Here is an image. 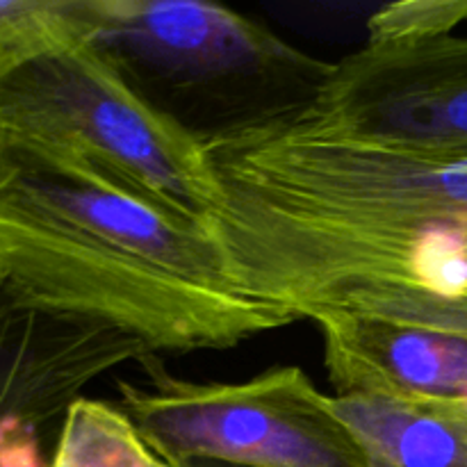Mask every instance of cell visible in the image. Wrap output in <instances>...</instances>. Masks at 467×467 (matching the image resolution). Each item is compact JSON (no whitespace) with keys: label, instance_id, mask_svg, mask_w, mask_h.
<instances>
[{"label":"cell","instance_id":"obj_5","mask_svg":"<svg viewBox=\"0 0 467 467\" xmlns=\"http://www.w3.org/2000/svg\"><path fill=\"white\" fill-rule=\"evenodd\" d=\"M146 383L119 381V400L150 450L178 467L210 461L235 467H368L331 397L299 368L242 383L173 377L155 354L140 360Z\"/></svg>","mask_w":467,"mask_h":467},{"label":"cell","instance_id":"obj_11","mask_svg":"<svg viewBox=\"0 0 467 467\" xmlns=\"http://www.w3.org/2000/svg\"><path fill=\"white\" fill-rule=\"evenodd\" d=\"M96 0H0V80L41 53L91 39Z\"/></svg>","mask_w":467,"mask_h":467},{"label":"cell","instance_id":"obj_13","mask_svg":"<svg viewBox=\"0 0 467 467\" xmlns=\"http://www.w3.org/2000/svg\"><path fill=\"white\" fill-rule=\"evenodd\" d=\"M178 467H235V465H223V463H210V461H187Z\"/></svg>","mask_w":467,"mask_h":467},{"label":"cell","instance_id":"obj_2","mask_svg":"<svg viewBox=\"0 0 467 467\" xmlns=\"http://www.w3.org/2000/svg\"><path fill=\"white\" fill-rule=\"evenodd\" d=\"M0 287L121 328L155 356L233 349L299 322L231 281L201 222L3 130Z\"/></svg>","mask_w":467,"mask_h":467},{"label":"cell","instance_id":"obj_7","mask_svg":"<svg viewBox=\"0 0 467 467\" xmlns=\"http://www.w3.org/2000/svg\"><path fill=\"white\" fill-rule=\"evenodd\" d=\"M150 354L121 328L23 306L0 287V442L59 431L82 388Z\"/></svg>","mask_w":467,"mask_h":467},{"label":"cell","instance_id":"obj_8","mask_svg":"<svg viewBox=\"0 0 467 467\" xmlns=\"http://www.w3.org/2000/svg\"><path fill=\"white\" fill-rule=\"evenodd\" d=\"M315 324L336 397H467V333L345 313Z\"/></svg>","mask_w":467,"mask_h":467},{"label":"cell","instance_id":"obj_4","mask_svg":"<svg viewBox=\"0 0 467 467\" xmlns=\"http://www.w3.org/2000/svg\"><path fill=\"white\" fill-rule=\"evenodd\" d=\"M0 130L80 160L181 217L203 223L213 205L199 137L150 105L91 39L5 76Z\"/></svg>","mask_w":467,"mask_h":467},{"label":"cell","instance_id":"obj_1","mask_svg":"<svg viewBox=\"0 0 467 467\" xmlns=\"http://www.w3.org/2000/svg\"><path fill=\"white\" fill-rule=\"evenodd\" d=\"M231 281L296 319L467 333V155L337 135L301 112L201 141Z\"/></svg>","mask_w":467,"mask_h":467},{"label":"cell","instance_id":"obj_10","mask_svg":"<svg viewBox=\"0 0 467 467\" xmlns=\"http://www.w3.org/2000/svg\"><path fill=\"white\" fill-rule=\"evenodd\" d=\"M48 467H173L155 454L121 406L80 397L62 420Z\"/></svg>","mask_w":467,"mask_h":467},{"label":"cell","instance_id":"obj_6","mask_svg":"<svg viewBox=\"0 0 467 467\" xmlns=\"http://www.w3.org/2000/svg\"><path fill=\"white\" fill-rule=\"evenodd\" d=\"M301 114L354 140L467 155V36L365 39Z\"/></svg>","mask_w":467,"mask_h":467},{"label":"cell","instance_id":"obj_3","mask_svg":"<svg viewBox=\"0 0 467 467\" xmlns=\"http://www.w3.org/2000/svg\"><path fill=\"white\" fill-rule=\"evenodd\" d=\"M91 44L201 141L310 108L333 67L201 0H96Z\"/></svg>","mask_w":467,"mask_h":467},{"label":"cell","instance_id":"obj_9","mask_svg":"<svg viewBox=\"0 0 467 467\" xmlns=\"http://www.w3.org/2000/svg\"><path fill=\"white\" fill-rule=\"evenodd\" d=\"M368 467H467V401L331 397Z\"/></svg>","mask_w":467,"mask_h":467},{"label":"cell","instance_id":"obj_12","mask_svg":"<svg viewBox=\"0 0 467 467\" xmlns=\"http://www.w3.org/2000/svg\"><path fill=\"white\" fill-rule=\"evenodd\" d=\"M467 21V0H406L383 5L368 21L369 41L451 35Z\"/></svg>","mask_w":467,"mask_h":467}]
</instances>
